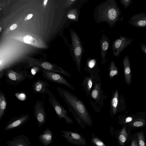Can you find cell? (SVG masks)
Returning <instances> with one entry per match:
<instances>
[{
  "mask_svg": "<svg viewBox=\"0 0 146 146\" xmlns=\"http://www.w3.org/2000/svg\"><path fill=\"white\" fill-rule=\"evenodd\" d=\"M56 89L66 103L68 110L82 128H84L85 125L91 127L92 125V120L82 101L66 90L59 87H57Z\"/></svg>",
  "mask_w": 146,
  "mask_h": 146,
  "instance_id": "cell-1",
  "label": "cell"
},
{
  "mask_svg": "<svg viewBox=\"0 0 146 146\" xmlns=\"http://www.w3.org/2000/svg\"><path fill=\"white\" fill-rule=\"evenodd\" d=\"M93 15L96 23L106 22L111 29L118 21H123L124 17L115 0H106L100 3L94 8Z\"/></svg>",
  "mask_w": 146,
  "mask_h": 146,
  "instance_id": "cell-2",
  "label": "cell"
},
{
  "mask_svg": "<svg viewBox=\"0 0 146 146\" xmlns=\"http://www.w3.org/2000/svg\"><path fill=\"white\" fill-rule=\"evenodd\" d=\"M46 94L48 96L49 102L54 109L58 117L60 119H64L68 124H73V121L67 114V111L61 105L54 95L48 88Z\"/></svg>",
  "mask_w": 146,
  "mask_h": 146,
  "instance_id": "cell-3",
  "label": "cell"
},
{
  "mask_svg": "<svg viewBox=\"0 0 146 146\" xmlns=\"http://www.w3.org/2000/svg\"><path fill=\"white\" fill-rule=\"evenodd\" d=\"M61 136L66 139L67 142L77 146H84L87 145L85 137L78 132L63 130Z\"/></svg>",
  "mask_w": 146,
  "mask_h": 146,
  "instance_id": "cell-4",
  "label": "cell"
},
{
  "mask_svg": "<svg viewBox=\"0 0 146 146\" xmlns=\"http://www.w3.org/2000/svg\"><path fill=\"white\" fill-rule=\"evenodd\" d=\"M134 40V39L125 37L120 35L113 42L112 45V50L113 56L119 57L120 53Z\"/></svg>",
  "mask_w": 146,
  "mask_h": 146,
  "instance_id": "cell-5",
  "label": "cell"
},
{
  "mask_svg": "<svg viewBox=\"0 0 146 146\" xmlns=\"http://www.w3.org/2000/svg\"><path fill=\"white\" fill-rule=\"evenodd\" d=\"M42 76L46 79L51 82L66 86L73 90L75 88L62 75L52 71L43 70Z\"/></svg>",
  "mask_w": 146,
  "mask_h": 146,
  "instance_id": "cell-6",
  "label": "cell"
},
{
  "mask_svg": "<svg viewBox=\"0 0 146 146\" xmlns=\"http://www.w3.org/2000/svg\"><path fill=\"white\" fill-rule=\"evenodd\" d=\"M34 114L38 127L43 125L46 121V116L44 103L41 101H37L34 107Z\"/></svg>",
  "mask_w": 146,
  "mask_h": 146,
  "instance_id": "cell-7",
  "label": "cell"
},
{
  "mask_svg": "<svg viewBox=\"0 0 146 146\" xmlns=\"http://www.w3.org/2000/svg\"><path fill=\"white\" fill-rule=\"evenodd\" d=\"M131 131L129 128L126 126L116 131V135H115V137L117 139L119 146H124L127 142L129 141Z\"/></svg>",
  "mask_w": 146,
  "mask_h": 146,
  "instance_id": "cell-8",
  "label": "cell"
},
{
  "mask_svg": "<svg viewBox=\"0 0 146 146\" xmlns=\"http://www.w3.org/2000/svg\"><path fill=\"white\" fill-rule=\"evenodd\" d=\"M128 24L137 27H146V14L140 12L132 16L129 19Z\"/></svg>",
  "mask_w": 146,
  "mask_h": 146,
  "instance_id": "cell-9",
  "label": "cell"
},
{
  "mask_svg": "<svg viewBox=\"0 0 146 146\" xmlns=\"http://www.w3.org/2000/svg\"><path fill=\"white\" fill-rule=\"evenodd\" d=\"M7 146H30L31 143L29 138L24 134H21L13 138L12 140L6 142Z\"/></svg>",
  "mask_w": 146,
  "mask_h": 146,
  "instance_id": "cell-10",
  "label": "cell"
},
{
  "mask_svg": "<svg viewBox=\"0 0 146 146\" xmlns=\"http://www.w3.org/2000/svg\"><path fill=\"white\" fill-rule=\"evenodd\" d=\"M29 115L26 114L19 118L11 120L8 123L4 128L3 130L7 131L18 128L25 123L29 120Z\"/></svg>",
  "mask_w": 146,
  "mask_h": 146,
  "instance_id": "cell-11",
  "label": "cell"
},
{
  "mask_svg": "<svg viewBox=\"0 0 146 146\" xmlns=\"http://www.w3.org/2000/svg\"><path fill=\"white\" fill-rule=\"evenodd\" d=\"M110 43V40L108 37L102 33L100 41V44L102 59L101 64H103L106 62V58Z\"/></svg>",
  "mask_w": 146,
  "mask_h": 146,
  "instance_id": "cell-12",
  "label": "cell"
},
{
  "mask_svg": "<svg viewBox=\"0 0 146 146\" xmlns=\"http://www.w3.org/2000/svg\"><path fill=\"white\" fill-rule=\"evenodd\" d=\"M53 136L52 131L47 127L42 133L39 135L38 139L39 142L43 145L48 146L53 142Z\"/></svg>",
  "mask_w": 146,
  "mask_h": 146,
  "instance_id": "cell-13",
  "label": "cell"
},
{
  "mask_svg": "<svg viewBox=\"0 0 146 146\" xmlns=\"http://www.w3.org/2000/svg\"><path fill=\"white\" fill-rule=\"evenodd\" d=\"M32 86L34 93L41 94H46L47 87H50L48 82L38 79L34 82Z\"/></svg>",
  "mask_w": 146,
  "mask_h": 146,
  "instance_id": "cell-14",
  "label": "cell"
},
{
  "mask_svg": "<svg viewBox=\"0 0 146 146\" xmlns=\"http://www.w3.org/2000/svg\"><path fill=\"white\" fill-rule=\"evenodd\" d=\"M123 63L125 82L127 85H130L131 82V73L130 62L128 56H125Z\"/></svg>",
  "mask_w": 146,
  "mask_h": 146,
  "instance_id": "cell-15",
  "label": "cell"
},
{
  "mask_svg": "<svg viewBox=\"0 0 146 146\" xmlns=\"http://www.w3.org/2000/svg\"><path fill=\"white\" fill-rule=\"evenodd\" d=\"M145 125L146 121L144 119L138 118L135 119L128 127L132 131L143 127Z\"/></svg>",
  "mask_w": 146,
  "mask_h": 146,
  "instance_id": "cell-16",
  "label": "cell"
},
{
  "mask_svg": "<svg viewBox=\"0 0 146 146\" xmlns=\"http://www.w3.org/2000/svg\"><path fill=\"white\" fill-rule=\"evenodd\" d=\"M119 102L118 91L116 90L114 94L111 101L112 110L113 114L115 115L116 112Z\"/></svg>",
  "mask_w": 146,
  "mask_h": 146,
  "instance_id": "cell-17",
  "label": "cell"
},
{
  "mask_svg": "<svg viewBox=\"0 0 146 146\" xmlns=\"http://www.w3.org/2000/svg\"><path fill=\"white\" fill-rule=\"evenodd\" d=\"M118 70L117 66H115V62L113 61H111L110 64L109 68V76L111 79L117 75Z\"/></svg>",
  "mask_w": 146,
  "mask_h": 146,
  "instance_id": "cell-18",
  "label": "cell"
},
{
  "mask_svg": "<svg viewBox=\"0 0 146 146\" xmlns=\"http://www.w3.org/2000/svg\"><path fill=\"white\" fill-rule=\"evenodd\" d=\"M139 146H146L145 134L142 130L136 133Z\"/></svg>",
  "mask_w": 146,
  "mask_h": 146,
  "instance_id": "cell-19",
  "label": "cell"
},
{
  "mask_svg": "<svg viewBox=\"0 0 146 146\" xmlns=\"http://www.w3.org/2000/svg\"><path fill=\"white\" fill-rule=\"evenodd\" d=\"M91 141L94 146H106L101 139L94 133L91 135Z\"/></svg>",
  "mask_w": 146,
  "mask_h": 146,
  "instance_id": "cell-20",
  "label": "cell"
},
{
  "mask_svg": "<svg viewBox=\"0 0 146 146\" xmlns=\"http://www.w3.org/2000/svg\"><path fill=\"white\" fill-rule=\"evenodd\" d=\"M7 106V103L4 97L0 95V120L1 119Z\"/></svg>",
  "mask_w": 146,
  "mask_h": 146,
  "instance_id": "cell-21",
  "label": "cell"
},
{
  "mask_svg": "<svg viewBox=\"0 0 146 146\" xmlns=\"http://www.w3.org/2000/svg\"><path fill=\"white\" fill-rule=\"evenodd\" d=\"M92 79L89 77H86L83 80L82 85L85 88L86 90L89 92L91 90L92 86Z\"/></svg>",
  "mask_w": 146,
  "mask_h": 146,
  "instance_id": "cell-22",
  "label": "cell"
},
{
  "mask_svg": "<svg viewBox=\"0 0 146 146\" xmlns=\"http://www.w3.org/2000/svg\"><path fill=\"white\" fill-rule=\"evenodd\" d=\"M100 84L96 83L91 94L92 97L93 99L97 100L99 98L100 95Z\"/></svg>",
  "mask_w": 146,
  "mask_h": 146,
  "instance_id": "cell-23",
  "label": "cell"
},
{
  "mask_svg": "<svg viewBox=\"0 0 146 146\" xmlns=\"http://www.w3.org/2000/svg\"><path fill=\"white\" fill-rule=\"evenodd\" d=\"M43 70V68L38 66H33L31 69L30 72L31 77L32 78H33L37 73L40 72H42Z\"/></svg>",
  "mask_w": 146,
  "mask_h": 146,
  "instance_id": "cell-24",
  "label": "cell"
},
{
  "mask_svg": "<svg viewBox=\"0 0 146 146\" xmlns=\"http://www.w3.org/2000/svg\"><path fill=\"white\" fill-rule=\"evenodd\" d=\"M130 140L131 142L129 146H139L136 133L130 136Z\"/></svg>",
  "mask_w": 146,
  "mask_h": 146,
  "instance_id": "cell-25",
  "label": "cell"
},
{
  "mask_svg": "<svg viewBox=\"0 0 146 146\" xmlns=\"http://www.w3.org/2000/svg\"><path fill=\"white\" fill-rule=\"evenodd\" d=\"M120 2L126 9L132 3V0H120Z\"/></svg>",
  "mask_w": 146,
  "mask_h": 146,
  "instance_id": "cell-26",
  "label": "cell"
},
{
  "mask_svg": "<svg viewBox=\"0 0 146 146\" xmlns=\"http://www.w3.org/2000/svg\"><path fill=\"white\" fill-rule=\"evenodd\" d=\"M33 39L31 36L28 35H26L23 38V41L26 43L30 44L33 42Z\"/></svg>",
  "mask_w": 146,
  "mask_h": 146,
  "instance_id": "cell-27",
  "label": "cell"
},
{
  "mask_svg": "<svg viewBox=\"0 0 146 146\" xmlns=\"http://www.w3.org/2000/svg\"><path fill=\"white\" fill-rule=\"evenodd\" d=\"M96 60L95 59H90L88 62V66L89 68H92L96 65Z\"/></svg>",
  "mask_w": 146,
  "mask_h": 146,
  "instance_id": "cell-28",
  "label": "cell"
},
{
  "mask_svg": "<svg viewBox=\"0 0 146 146\" xmlns=\"http://www.w3.org/2000/svg\"><path fill=\"white\" fill-rule=\"evenodd\" d=\"M9 78L13 80H16L17 78V76L16 74L14 72H10L8 74Z\"/></svg>",
  "mask_w": 146,
  "mask_h": 146,
  "instance_id": "cell-29",
  "label": "cell"
},
{
  "mask_svg": "<svg viewBox=\"0 0 146 146\" xmlns=\"http://www.w3.org/2000/svg\"><path fill=\"white\" fill-rule=\"evenodd\" d=\"M17 97L20 100L23 101L25 100L26 96L23 93H17L15 94Z\"/></svg>",
  "mask_w": 146,
  "mask_h": 146,
  "instance_id": "cell-30",
  "label": "cell"
},
{
  "mask_svg": "<svg viewBox=\"0 0 146 146\" xmlns=\"http://www.w3.org/2000/svg\"><path fill=\"white\" fill-rule=\"evenodd\" d=\"M82 51V49L81 47L79 46L77 47L75 49V54L76 56H79L81 54Z\"/></svg>",
  "mask_w": 146,
  "mask_h": 146,
  "instance_id": "cell-31",
  "label": "cell"
},
{
  "mask_svg": "<svg viewBox=\"0 0 146 146\" xmlns=\"http://www.w3.org/2000/svg\"><path fill=\"white\" fill-rule=\"evenodd\" d=\"M141 49L144 54L146 55V45L143 42L141 43L140 44Z\"/></svg>",
  "mask_w": 146,
  "mask_h": 146,
  "instance_id": "cell-32",
  "label": "cell"
},
{
  "mask_svg": "<svg viewBox=\"0 0 146 146\" xmlns=\"http://www.w3.org/2000/svg\"><path fill=\"white\" fill-rule=\"evenodd\" d=\"M17 27V25L16 24H13L10 27V29L11 30H13L15 29Z\"/></svg>",
  "mask_w": 146,
  "mask_h": 146,
  "instance_id": "cell-33",
  "label": "cell"
},
{
  "mask_svg": "<svg viewBox=\"0 0 146 146\" xmlns=\"http://www.w3.org/2000/svg\"><path fill=\"white\" fill-rule=\"evenodd\" d=\"M32 14H29L25 18L24 20L26 21L28 19H30L33 16Z\"/></svg>",
  "mask_w": 146,
  "mask_h": 146,
  "instance_id": "cell-34",
  "label": "cell"
},
{
  "mask_svg": "<svg viewBox=\"0 0 146 146\" xmlns=\"http://www.w3.org/2000/svg\"><path fill=\"white\" fill-rule=\"evenodd\" d=\"M68 17L69 18L72 19H74L75 18V16L73 14H69Z\"/></svg>",
  "mask_w": 146,
  "mask_h": 146,
  "instance_id": "cell-35",
  "label": "cell"
},
{
  "mask_svg": "<svg viewBox=\"0 0 146 146\" xmlns=\"http://www.w3.org/2000/svg\"><path fill=\"white\" fill-rule=\"evenodd\" d=\"M48 1V0H45L44 1V5H46Z\"/></svg>",
  "mask_w": 146,
  "mask_h": 146,
  "instance_id": "cell-36",
  "label": "cell"
},
{
  "mask_svg": "<svg viewBox=\"0 0 146 146\" xmlns=\"http://www.w3.org/2000/svg\"><path fill=\"white\" fill-rule=\"evenodd\" d=\"M2 30V29L1 27H0V32Z\"/></svg>",
  "mask_w": 146,
  "mask_h": 146,
  "instance_id": "cell-37",
  "label": "cell"
},
{
  "mask_svg": "<svg viewBox=\"0 0 146 146\" xmlns=\"http://www.w3.org/2000/svg\"><path fill=\"white\" fill-rule=\"evenodd\" d=\"M1 61H0V64H1Z\"/></svg>",
  "mask_w": 146,
  "mask_h": 146,
  "instance_id": "cell-38",
  "label": "cell"
}]
</instances>
